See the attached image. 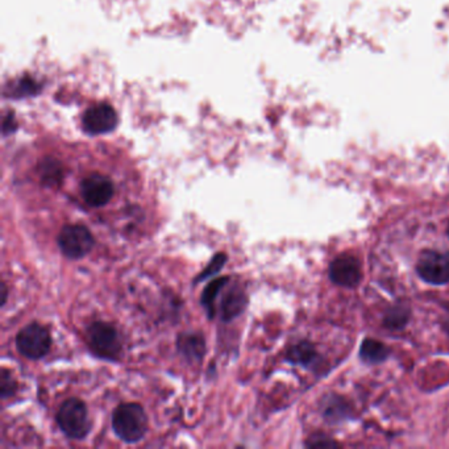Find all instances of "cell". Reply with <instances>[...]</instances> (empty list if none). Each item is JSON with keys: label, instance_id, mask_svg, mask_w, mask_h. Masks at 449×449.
Returning a JSON list of instances; mask_svg holds the SVG:
<instances>
[{"label": "cell", "instance_id": "44dd1931", "mask_svg": "<svg viewBox=\"0 0 449 449\" xmlns=\"http://www.w3.org/2000/svg\"><path fill=\"white\" fill-rule=\"evenodd\" d=\"M7 295H8V289H7L6 283L1 282V301H0L1 306H4L6 302H7Z\"/></svg>", "mask_w": 449, "mask_h": 449}, {"label": "cell", "instance_id": "603a6c76", "mask_svg": "<svg viewBox=\"0 0 449 449\" xmlns=\"http://www.w3.org/2000/svg\"><path fill=\"white\" fill-rule=\"evenodd\" d=\"M448 235H449V227H448Z\"/></svg>", "mask_w": 449, "mask_h": 449}, {"label": "cell", "instance_id": "52a82bcc", "mask_svg": "<svg viewBox=\"0 0 449 449\" xmlns=\"http://www.w3.org/2000/svg\"><path fill=\"white\" fill-rule=\"evenodd\" d=\"M81 195L91 207L106 206L115 194V184L109 175L91 173L81 181Z\"/></svg>", "mask_w": 449, "mask_h": 449}, {"label": "cell", "instance_id": "9c48e42d", "mask_svg": "<svg viewBox=\"0 0 449 449\" xmlns=\"http://www.w3.org/2000/svg\"><path fill=\"white\" fill-rule=\"evenodd\" d=\"M177 349L190 364H199L206 354V340L199 332H183L177 338Z\"/></svg>", "mask_w": 449, "mask_h": 449}, {"label": "cell", "instance_id": "5b68a950", "mask_svg": "<svg viewBox=\"0 0 449 449\" xmlns=\"http://www.w3.org/2000/svg\"><path fill=\"white\" fill-rule=\"evenodd\" d=\"M52 339L48 329L38 323L25 326L16 336V348L22 356L29 360H40L50 351Z\"/></svg>", "mask_w": 449, "mask_h": 449}, {"label": "cell", "instance_id": "277c9868", "mask_svg": "<svg viewBox=\"0 0 449 449\" xmlns=\"http://www.w3.org/2000/svg\"><path fill=\"white\" fill-rule=\"evenodd\" d=\"M57 243L62 255L70 260H79L93 251L95 239L85 226L69 224L62 228L57 237Z\"/></svg>", "mask_w": 449, "mask_h": 449}, {"label": "cell", "instance_id": "3957f363", "mask_svg": "<svg viewBox=\"0 0 449 449\" xmlns=\"http://www.w3.org/2000/svg\"><path fill=\"white\" fill-rule=\"evenodd\" d=\"M87 341L91 352L100 359L116 361L122 354L123 345L119 332L109 323H93L87 328Z\"/></svg>", "mask_w": 449, "mask_h": 449}, {"label": "cell", "instance_id": "5bb4252c", "mask_svg": "<svg viewBox=\"0 0 449 449\" xmlns=\"http://www.w3.org/2000/svg\"><path fill=\"white\" fill-rule=\"evenodd\" d=\"M360 356L368 364H379L388 359V348L381 341L366 339L361 344Z\"/></svg>", "mask_w": 449, "mask_h": 449}, {"label": "cell", "instance_id": "7402d4cb", "mask_svg": "<svg viewBox=\"0 0 449 449\" xmlns=\"http://www.w3.org/2000/svg\"><path fill=\"white\" fill-rule=\"evenodd\" d=\"M443 327H444V329H446V332H447V333H448L449 335V319L448 320H446V322H444V324H443Z\"/></svg>", "mask_w": 449, "mask_h": 449}, {"label": "cell", "instance_id": "8fae6325", "mask_svg": "<svg viewBox=\"0 0 449 449\" xmlns=\"http://www.w3.org/2000/svg\"><path fill=\"white\" fill-rule=\"evenodd\" d=\"M248 307V295L239 285L226 292L220 302V317L223 322H231L242 315Z\"/></svg>", "mask_w": 449, "mask_h": 449}, {"label": "cell", "instance_id": "7a4b0ae2", "mask_svg": "<svg viewBox=\"0 0 449 449\" xmlns=\"http://www.w3.org/2000/svg\"><path fill=\"white\" fill-rule=\"evenodd\" d=\"M56 420L62 432L73 440H82L91 431L87 406L78 398H69L63 402L57 411Z\"/></svg>", "mask_w": 449, "mask_h": 449}, {"label": "cell", "instance_id": "7c38bea8", "mask_svg": "<svg viewBox=\"0 0 449 449\" xmlns=\"http://www.w3.org/2000/svg\"><path fill=\"white\" fill-rule=\"evenodd\" d=\"M37 174L44 187H58L65 180V165L60 158L45 156L37 164Z\"/></svg>", "mask_w": 449, "mask_h": 449}, {"label": "cell", "instance_id": "ac0fdd59", "mask_svg": "<svg viewBox=\"0 0 449 449\" xmlns=\"http://www.w3.org/2000/svg\"><path fill=\"white\" fill-rule=\"evenodd\" d=\"M226 261H227V255H224V253H218V255H215V257L211 260V262H210V264H208V267L205 269V271H203L198 278L195 279V282H198V281H200V279L210 278L211 276L216 274L219 270H220L221 267H224Z\"/></svg>", "mask_w": 449, "mask_h": 449}, {"label": "cell", "instance_id": "ffe728a7", "mask_svg": "<svg viewBox=\"0 0 449 449\" xmlns=\"http://www.w3.org/2000/svg\"><path fill=\"white\" fill-rule=\"evenodd\" d=\"M307 446L308 447H333L336 444L333 443V440H331V439H328V437L322 435V436L310 437Z\"/></svg>", "mask_w": 449, "mask_h": 449}, {"label": "cell", "instance_id": "9a60e30c", "mask_svg": "<svg viewBox=\"0 0 449 449\" xmlns=\"http://www.w3.org/2000/svg\"><path fill=\"white\" fill-rule=\"evenodd\" d=\"M228 277H223V278L214 279L212 282H210L207 285L205 292L202 294L200 302L202 306L206 308L208 317L212 319L215 316V304H216V298L219 297L220 292L227 286L228 283Z\"/></svg>", "mask_w": 449, "mask_h": 449}, {"label": "cell", "instance_id": "6da1fadb", "mask_svg": "<svg viewBox=\"0 0 449 449\" xmlns=\"http://www.w3.org/2000/svg\"><path fill=\"white\" fill-rule=\"evenodd\" d=\"M112 428L116 436L127 444H134L145 436L148 416L141 404L122 403L112 415Z\"/></svg>", "mask_w": 449, "mask_h": 449}, {"label": "cell", "instance_id": "30bf717a", "mask_svg": "<svg viewBox=\"0 0 449 449\" xmlns=\"http://www.w3.org/2000/svg\"><path fill=\"white\" fill-rule=\"evenodd\" d=\"M116 116L113 109L109 106H97L86 112L84 125L85 129L91 134H106L115 127Z\"/></svg>", "mask_w": 449, "mask_h": 449}, {"label": "cell", "instance_id": "8992f818", "mask_svg": "<svg viewBox=\"0 0 449 449\" xmlns=\"http://www.w3.org/2000/svg\"><path fill=\"white\" fill-rule=\"evenodd\" d=\"M416 271L419 277L432 285L449 282V252L425 251L420 255Z\"/></svg>", "mask_w": 449, "mask_h": 449}, {"label": "cell", "instance_id": "e0dca14e", "mask_svg": "<svg viewBox=\"0 0 449 449\" xmlns=\"http://www.w3.org/2000/svg\"><path fill=\"white\" fill-rule=\"evenodd\" d=\"M16 388H17V384L11 375V372H8L7 369L3 368L0 372V397L3 400L13 397V394L16 393Z\"/></svg>", "mask_w": 449, "mask_h": 449}, {"label": "cell", "instance_id": "ba28073f", "mask_svg": "<svg viewBox=\"0 0 449 449\" xmlns=\"http://www.w3.org/2000/svg\"><path fill=\"white\" fill-rule=\"evenodd\" d=\"M329 278L339 286H356L361 279V267L359 260L351 255L336 257L329 267Z\"/></svg>", "mask_w": 449, "mask_h": 449}, {"label": "cell", "instance_id": "d6986e66", "mask_svg": "<svg viewBox=\"0 0 449 449\" xmlns=\"http://www.w3.org/2000/svg\"><path fill=\"white\" fill-rule=\"evenodd\" d=\"M324 407H326V409H324L326 416H327L328 419H331L332 422L339 420V419H338V413H336L338 411H341V413H345V410H348V409L344 406L342 401L339 400V398H329V400H328V404H326Z\"/></svg>", "mask_w": 449, "mask_h": 449}, {"label": "cell", "instance_id": "2e32d148", "mask_svg": "<svg viewBox=\"0 0 449 449\" xmlns=\"http://www.w3.org/2000/svg\"><path fill=\"white\" fill-rule=\"evenodd\" d=\"M409 315H410V313L406 307L395 306L386 314L384 324L391 329H400L407 323Z\"/></svg>", "mask_w": 449, "mask_h": 449}, {"label": "cell", "instance_id": "4fadbf2b", "mask_svg": "<svg viewBox=\"0 0 449 449\" xmlns=\"http://www.w3.org/2000/svg\"><path fill=\"white\" fill-rule=\"evenodd\" d=\"M315 348L311 342L308 341H301L298 344H294L289 348L286 353V360L290 361L292 364L297 365H310L314 363L316 359Z\"/></svg>", "mask_w": 449, "mask_h": 449}]
</instances>
